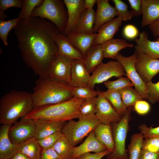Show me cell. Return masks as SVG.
<instances>
[{
    "instance_id": "6da1fadb",
    "label": "cell",
    "mask_w": 159,
    "mask_h": 159,
    "mask_svg": "<svg viewBox=\"0 0 159 159\" xmlns=\"http://www.w3.org/2000/svg\"><path fill=\"white\" fill-rule=\"evenodd\" d=\"M14 32L26 65L39 77L47 75L58 55L54 38L60 32L55 25L47 19L31 16L20 19Z\"/></svg>"
},
{
    "instance_id": "7a4b0ae2",
    "label": "cell",
    "mask_w": 159,
    "mask_h": 159,
    "mask_svg": "<svg viewBox=\"0 0 159 159\" xmlns=\"http://www.w3.org/2000/svg\"><path fill=\"white\" fill-rule=\"evenodd\" d=\"M73 87L56 81L47 75L39 77L32 93L33 108L59 103L73 97Z\"/></svg>"
},
{
    "instance_id": "3957f363",
    "label": "cell",
    "mask_w": 159,
    "mask_h": 159,
    "mask_svg": "<svg viewBox=\"0 0 159 159\" xmlns=\"http://www.w3.org/2000/svg\"><path fill=\"white\" fill-rule=\"evenodd\" d=\"M33 109L32 93L13 90L0 99V123L11 126Z\"/></svg>"
},
{
    "instance_id": "277c9868",
    "label": "cell",
    "mask_w": 159,
    "mask_h": 159,
    "mask_svg": "<svg viewBox=\"0 0 159 159\" xmlns=\"http://www.w3.org/2000/svg\"><path fill=\"white\" fill-rule=\"evenodd\" d=\"M85 100L73 97L59 103L33 108L25 117L33 120L56 122H66L78 118L80 115L79 108Z\"/></svg>"
},
{
    "instance_id": "5b68a950",
    "label": "cell",
    "mask_w": 159,
    "mask_h": 159,
    "mask_svg": "<svg viewBox=\"0 0 159 159\" xmlns=\"http://www.w3.org/2000/svg\"><path fill=\"white\" fill-rule=\"evenodd\" d=\"M63 0H44L33 10L31 16L48 20L54 24L59 32L64 33L68 21V14Z\"/></svg>"
},
{
    "instance_id": "8992f818",
    "label": "cell",
    "mask_w": 159,
    "mask_h": 159,
    "mask_svg": "<svg viewBox=\"0 0 159 159\" xmlns=\"http://www.w3.org/2000/svg\"><path fill=\"white\" fill-rule=\"evenodd\" d=\"M77 121L66 122L61 132L73 146H76L100 123L95 115H79Z\"/></svg>"
},
{
    "instance_id": "52a82bcc",
    "label": "cell",
    "mask_w": 159,
    "mask_h": 159,
    "mask_svg": "<svg viewBox=\"0 0 159 159\" xmlns=\"http://www.w3.org/2000/svg\"><path fill=\"white\" fill-rule=\"evenodd\" d=\"M132 106L129 107L120 120L110 124L115 143L114 151L107 155L105 159H129L125 140L129 128V122Z\"/></svg>"
},
{
    "instance_id": "ba28073f",
    "label": "cell",
    "mask_w": 159,
    "mask_h": 159,
    "mask_svg": "<svg viewBox=\"0 0 159 159\" xmlns=\"http://www.w3.org/2000/svg\"><path fill=\"white\" fill-rule=\"evenodd\" d=\"M92 73L89 87L92 90H94L96 84L104 83L113 77H119L126 75L121 64L118 61H110L106 63L102 62Z\"/></svg>"
},
{
    "instance_id": "9c48e42d",
    "label": "cell",
    "mask_w": 159,
    "mask_h": 159,
    "mask_svg": "<svg viewBox=\"0 0 159 159\" xmlns=\"http://www.w3.org/2000/svg\"><path fill=\"white\" fill-rule=\"evenodd\" d=\"M115 59L123 67L126 73L125 76L132 82L135 90L143 99L148 100L149 95L146 83L142 80L135 68V64L136 61L135 53L130 56L126 57L119 53Z\"/></svg>"
},
{
    "instance_id": "30bf717a",
    "label": "cell",
    "mask_w": 159,
    "mask_h": 159,
    "mask_svg": "<svg viewBox=\"0 0 159 159\" xmlns=\"http://www.w3.org/2000/svg\"><path fill=\"white\" fill-rule=\"evenodd\" d=\"M135 53L136 69L143 81L147 83L159 72V59L151 57L136 48Z\"/></svg>"
},
{
    "instance_id": "8fae6325",
    "label": "cell",
    "mask_w": 159,
    "mask_h": 159,
    "mask_svg": "<svg viewBox=\"0 0 159 159\" xmlns=\"http://www.w3.org/2000/svg\"><path fill=\"white\" fill-rule=\"evenodd\" d=\"M35 132L34 120L24 117L10 127L8 135L11 142L17 145L34 137Z\"/></svg>"
},
{
    "instance_id": "7c38bea8",
    "label": "cell",
    "mask_w": 159,
    "mask_h": 159,
    "mask_svg": "<svg viewBox=\"0 0 159 159\" xmlns=\"http://www.w3.org/2000/svg\"><path fill=\"white\" fill-rule=\"evenodd\" d=\"M97 90L98 93L96 98V112L95 115L100 123L110 125L112 122H119L122 116L105 97L102 91Z\"/></svg>"
},
{
    "instance_id": "4fadbf2b",
    "label": "cell",
    "mask_w": 159,
    "mask_h": 159,
    "mask_svg": "<svg viewBox=\"0 0 159 159\" xmlns=\"http://www.w3.org/2000/svg\"><path fill=\"white\" fill-rule=\"evenodd\" d=\"M72 60L66 56L58 54L47 75L56 81L70 85Z\"/></svg>"
},
{
    "instance_id": "5bb4252c",
    "label": "cell",
    "mask_w": 159,
    "mask_h": 159,
    "mask_svg": "<svg viewBox=\"0 0 159 159\" xmlns=\"http://www.w3.org/2000/svg\"><path fill=\"white\" fill-rule=\"evenodd\" d=\"M96 3L97 7L93 28L94 33L96 34L101 26L118 16L116 9L110 4L108 0H97Z\"/></svg>"
},
{
    "instance_id": "9a60e30c",
    "label": "cell",
    "mask_w": 159,
    "mask_h": 159,
    "mask_svg": "<svg viewBox=\"0 0 159 159\" xmlns=\"http://www.w3.org/2000/svg\"><path fill=\"white\" fill-rule=\"evenodd\" d=\"M68 14V21L64 33L67 35L73 32L83 11L85 9L84 0H64Z\"/></svg>"
},
{
    "instance_id": "2e32d148",
    "label": "cell",
    "mask_w": 159,
    "mask_h": 159,
    "mask_svg": "<svg viewBox=\"0 0 159 159\" xmlns=\"http://www.w3.org/2000/svg\"><path fill=\"white\" fill-rule=\"evenodd\" d=\"M90 75L83 61L72 60L70 85L73 87H88Z\"/></svg>"
},
{
    "instance_id": "e0dca14e",
    "label": "cell",
    "mask_w": 159,
    "mask_h": 159,
    "mask_svg": "<svg viewBox=\"0 0 159 159\" xmlns=\"http://www.w3.org/2000/svg\"><path fill=\"white\" fill-rule=\"evenodd\" d=\"M122 19L117 16L101 26L98 29L92 46L102 44L113 39L114 35L122 25Z\"/></svg>"
},
{
    "instance_id": "ac0fdd59",
    "label": "cell",
    "mask_w": 159,
    "mask_h": 159,
    "mask_svg": "<svg viewBox=\"0 0 159 159\" xmlns=\"http://www.w3.org/2000/svg\"><path fill=\"white\" fill-rule=\"evenodd\" d=\"M54 42L57 47L58 54L66 56L72 59L84 61V57L82 53L72 45L67 35L64 33H58L55 37Z\"/></svg>"
},
{
    "instance_id": "d6986e66",
    "label": "cell",
    "mask_w": 159,
    "mask_h": 159,
    "mask_svg": "<svg viewBox=\"0 0 159 159\" xmlns=\"http://www.w3.org/2000/svg\"><path fill=\"white\" fill-rule=\"evenodd\" d=\"M106 147L95 137L93 130L88 135L84 141L80 145L74 147L71 159L88 153H98L107 150Z\"/></svg>"
},
{
    "instance_id": "ffe728a7",
    "label": "cell",
    "mask_w": 159,
    "mask_h": 159,
    "mask_svg": "<svg viewBox=\"0 0 159 159\" xmlns=\"http://www.w3.org/2000/svg\"><path fill=\"white\" fill-rule=\"evenodd\" d=\"M142 27L151 25L159 19V0H141Z\"/></svg>"
},
{
    "instance_id": "44dd1931",
    "label": "cell",
    "mask_w": 159,
    "mask_h": 159,
    "mask_svg": "<svg viewBox=\"0 0 159 159\" xmlns=\"http://www.w3.org/2000/svg\"><path fill=\"white\" fill-rule=\"evenodd\" d=\"M34 120L35 132L34 138L37 140L60 131L66 122L44 120Z\"/></svg>"
},
{
    "instance_id": "7402d4cb",
    "label": "cell",
    "mask_w": 159,
    "mask_h": 159,
    "mask_svg": "<svg viewBox=\"0 0 159 159\" xmlns=\"http://www.w3.org/2000/svg\"><path fill=\"white\" fill-rule=\"evenodd\" d=\"M67 35L72 45L80 51L85 57L88 50L92 46L97 34H87L72 32Z\"/></svg>"
},
{
    "instance_id": "603a6c76",
    "label": "cell",
    "mask_w": 159,
    "mask_h": 159,
    "mask_svg": "<svg viewBox=\"0 0 159 159\" xmlns=\"http://www.w3.org/2000/svg\"><path fill=\"white\" fill-rule=\"evenodd\" d=\"M135 41L136 44L135 48L151 57L159 59V40H150L147 33L143 31L139 34V37Z\"/></svg>"
},
{
    "instance_id": "cb8c5ba5",
    "label": "cell",
    "mask_w": 159,
    "mask_h": 159,
    "mask_svg": "<svg viewBox=\"0 0 159 159\" xmlns=\"http://www.w3.org/2000/svg\"><path fill=\"white\" fill-rule=\"evenodd\" d=\"M10 126L2 125L0 128V159H10L18 151L17 145L12 143L9 136Z\"/></svg>"
},
{
    "instance_id": "d4e9b609",
    "label": "cell",
    "mask_w": 159,
    "mask_h": 159,
    "mask_svg": "<svg viewBox=\"0 0 159 159\" xmlns=\"http://www.w3.org/2000/svg\"><path fill=\"white\" fill-rule=\"evenodd\" d=\"M95 12L93 9H85L72 32L87 34H93Z\"/></svg>"
},
{
    "instance_id": "484cf974",
    "label": "cell",
    "mask_w": 159,
    "mask_h": 159,
    "mask_svg": "<svg viewBox=\"0 0 159 159\" xmlns=\"http://www.w3.org/2000/svg\"><path fill=\"white\" fill-rule=\"evenodd\" d=\"M104 58L101 44L92 46L86 54L83 61L89 74L102 63Z\"/></svg>"
},
{
    "instance_id": "4316f807",
    "label": "cell",
    "mask_w": 159,
    "mask_h": 159,
    "mask_svg": "<svg viewBox=\"0 0 159 159\" xmlns=\"http://www.w3.org/2000/svg\"><path fill=\"white\" fill-rule=\"evenodd\" d=\"M95 137L111 153L115 148L111 126L99 123L93 130Z\"/></svg>"
},
{
    "instance_id": "83f0119b",
    "label": "cell",
    "mask_w": 159,
    "mask_h": 159,
    "mask_svg": "<svg viewBox=\"0 0 159 159\" xmlns=\"http://www.w3.org/2000/svg\"><path fill=\"white\" fill-rule=\"evenodd\" d=\"M104 58L115 59L119 52L127 47L132 48L133 44L121 39H112L101 44Z\"/></svg>"
},
{
    "instance_id": "f1b7e54d",
    "label": "cell",
    "mask_w": 159,
    "mask_h": 159,
    "mask_svg": "<svg viewBox=\"0 0 159 159\" xmlns=\"http://www.w3.org/2000/svg\"><path fill=\"white\" fill-rule=\"evenodd\" d=\"M17 149L30 159H40L42 150L34 137L17 145Z\"/></svg>"
},
{
    "instance_id": "f546056e",
    "label": "cell",
    "mask_w": 159,
    "mask_h": 159,
    "mask_svg": "<svg viewBox=\"0 0 159 159\" xmlns=\"http://www.w3.org/2000/svg\"><path fill=\"white\" fill-rule=\"evenodd\" d=\"M105 97L110 102L117 112L122 116L127 108L121 99L119 91L107 89L105 91H102Z\"/></svg>"
},
{
    "instance_id": "4dcf8cb0",
    "label": "cell",
    "mask_w": 159,
    "mask_h": 159,
    "mask_svg": "<svg viewBox=\"0 0 159 159\" xmlns=\"http://www.w3.org/2000/svg\"><path fill=\"white\" fill-rule=\"evenodd\" d=\"M52 147L63 159H71L74 147L63 135L57 140Z\"/></svg>"
},
{
    "instance_id": "1f68e13d",
    "label": "cell",
    "mask_w": 159,
    "mask_h": 159,
    "mask_svg": "<svg viewBox=\"0 0 159 159\" xmlns=\"http://www.w3.org/2000/svg\"><path fill=\"white\" fill-rule=\"evenodd\" d=\"M118 91L126 108L133 106L137 101L143 100L142 97L132 86L127 87Z\"/></svg>"
},
{
    "instance_id": "d6a6232c",
    "label": "cell",
    "mask_w": 159,
    "mask_h": 159,
    "mask_svg": "<svg viewBox=\"0 0 159 159\" xmlns=\"http://www.w3.org/2000/svg\"><path fill=\"white\" fill-rule=\"evenodd\" d=\"M143 137L141 132L135 133L131 137L127 152L129 159H138L142 150Z\"/></svg>"
},
{
    "instance_id": "836d02e7",
    "label": "cell",
    "mask_w": 159,
    "mask_h": 159,
    "mask_svg": "<svg viewBox=\"0 0 159 159\" xmlns=\"http://www.w3.org/2000/svg\"><path fill=\"white\" fill-rule=\"evenodd\" d=\"M20 19L18 17L8 21L0 20V37L5 46L8 45L7 38L9 32L15 28Z\"/></svg>"
},
{
    "instance_id": "e575fe53",
    "label": "cell",
    "mask_w": 159,
    "mask_h": 159,
    "mask_svg": "<svg viewBox=\"0 0 159 159\" xmlns=\"http://www.w3.org/2000/svg\"><path fill=\"white\" fill-rule=\"evenodd\" d=\"M43 1V0H23L21 10L18 17L20 19H29L34 8L40 6Z\"/></svg>"
},
{
    "instance_id": "d590c367",
    "label": "cell",
    "mask_w": 159,
    "mask_h": 159,
    "mask_svg": "<svg viewBox=\"0 0 159 159\" xmlns=\"http://www.w3.org/2000/svg\"><path fill=\"white\" fill-rule=\"evenodd\" d=\"M98 92L88 87L79 86L73 87L72 94L74 97L86 99L96 97Z\"/></svg>"
},
{
    "instance_id": "8d00e7d4",
    "label": "cell",
    "mask_w": 159,
    "mask_h": 159,
    "mask_svg": "<svg viewBox=\"0 0 159 159\" xmlns=\"http://www.w3.org/2000/svg\"><path fill=\"white\" fill-rule=\"evenodd\" d=\"M115 5L118 16L120 17L122 21H128L131 19L134 16L131 11L128 10V6L125 2L121 0H112Z\"/></svg>"
},
{
    "instance_id": "74e56055",
    "label": "cell",
    "mask_w": 159,
    "mask_h": 159,
    "mask_svg": "<svg viewBox=\"0 0 159 159\" xmlns=\"http://www.w3.org/2000/svg\"><path fill=\"white\" fill-rule=\"evenodd\" d=\"M96 98L85 100L79 108L80 115L87 116L95 114L96 112Z\"/></svg>"
},
{
    "instance_id": "f35d334b",
    "label": "cell",
    "mask_w": 159,
    "mask_h": 159,
    "mask_svg": "<svg viewBox=\"0 0 159 159\" xmlns=\"http://www.w3.org/2000/svg\"><path fill=\"white\" fill-rule=\"evenodd\" d=\"M104 84L108 89L118 90L127 87L134 86L133 83L129 79L122 77H119L115 80L105 82Z\"/></svg>"
},
{
    "instance_id": "ab89813d",
    "label": "cell",
    "mask_w": 159,
    "mask_h": 159,
    "mask_svg": "<svg viewBox=\"0 0 159 159\" xmlns=\"http://www.w3.org/2000/svg\"><path fill=\"white\" fill-rule=\"evenodd\" d=\"M23 0H0V20H4L7 15L4 13L5 11L11 7H16L22 8Z\"/></svg>"
},
{
    "instance_id": "60d3db41",
    "label": "cell",
    "mask_w": 159,
    "mask_h": 159,
    "mask_svg": "<svg viewBox=\"0 0 159 159\" xmlns=\"http://www.w3.org/2000/svg\"><path fill=\"white\" fill-rule=\"evenodd\" d=\"M62 136L60 130L37 140V141L42 149L52 147L57 140Z\"/></svg>"
},
{
    "instance_id": "b9f144b4",
    "label": "cell",
    "mask_w": 159,
    "mask_h": 159,
    "mask_svg": "<svg viewBox=\"0 0 159 159\" xmlns=\"http://www.w3.org/2000/svg\"><path fill=\"white\" fill-rule=\"evenodd\" d=\"M149 98L148 100L152 104L159 101V81L156 83L151 81L146 83Z\"/></svg>"
},
{
    "instance_id": "7bdbcfd3",
    "label": "cell",
    "mask_w": 159,
    "mask_h": 159,
    "mask_svg": "<svg viewBox=\"0 0 159 159\" xmlns=\"http://www.w3.org/2000/svg\"><path fill=\"white\" fill-rule=\"evenodd\" d=\"M142 150L159 153V137L145 138L143 142Z\"/></svg>"
},
{
    "instance_id": "ee69618b",
    "label": "cell",
    "mask_w": 159,
    "mask_h": 159,
    "mask_svg": "<svg viewBox=\"0 0 159 159\" xmlns=\"http://www.w3.org/2000/svg\"><path fill=\"white\" fill-rule=\"evenodd\" d=\"M152 125L148 127L145 124L140 125L139 129L143 136L144 138H146L152 137H159V126L153 127Z\"/></svg>"
},
{
    "instance_id": "f6af8a7d",
    "label": "cell",
    "mask_w": 159,
    "mask_h": 159,
    "mask_svg": "<svg viewBox=\"0 0 159 159\" xmlns=\"http://www.w3.org/2000/svg\"><path fill=\"white\" fill-rule=\"evenodd\" d=\"M133 106L135 111L140 115L148 114L151 108L150 104L147 102L143 100L137 101Z\"/></svg>"
},
{
    "instance_id": "bcb514c9",
    "label": "cell",
    "mask_w": 159,
    "mask_h": 159,
    "mask_svg": "<svg viewBox=\"0 0 159 159\" xmlns=\"http://www.w3.org/2000/svg\"><path fill=\"white\" fill-rule=\"evenodd\" d=\"M123 35L126 38L129 39H135L139 34L137 28L131 24H128L124 27L122 31Z\"/></svg>"
},
{
    "instance_id": "7dc6e473",
    "label": "cell",
    "mask_w": 159,
    "mask_h": 159,
    "mask_svg": "<svg viewBox=\"0 0 159 159\" xmlns=\"http://www.w3.org/2000/svg\"><path fill=\"white\" fill-rule=\"evenodd\" d=\"M40 159H63L52 147L42 149Z\"/></svg>"
},
{
    "instance_id": "c3c4849f",
    "label": "cell",
    "mask_w": 159,
    "mask_h": 159,
    "mask_svg": "<svg viewBox=\"0 0 159 159\" xmlns=\"http://www.w3.org/2000/svg\"><path fill=\"white\" fill-rule=\"evenodd\" d=\"M108 150L102 152L91 153H88L83 154L78 157L77 159H101L103 157L111 153Z\"/></svg>"
},
{
    "instance_id": "681fc988",
    "label": "cell",
    "mask_w": 159,
    "mask_h": 159,
    "mask_svg": "<svg viewBox=\"0 0 159 159\" xmlns=\"http://www.w3.org/2000/svg\"><path fill=\"white\" fill-rule=\"evenodd\" d=\"M134 16L138 17L142 14L141 0H128Z\"/></svg>"
},
{
    "instance_id": "f907efd6",
    "label": "cell",
    "mask_w": 159,
    "mask_h": 159,
    "mask_svg": "<svg viewBox=\"0 0 159 159\" xmlns=\"http://www.w3.org/2000/svg\"><path fill=\"white\" fill-rule=\"evenodd\" d=\"M138 159H159V153L141 150Z\"/></svg>"
},
{
    "instance_id": "816d5d0a",
    "label": "cell",
    "mask_w": 159,
    "mask_h": 159,
    "mask_svg": "<svg viewBox=\"0 0 159 159\" xmlns=\"http://www.w3.org/2000/svg\"><path fill=\"white\" fill-rule=\"evenodd\" d=\"M153 37L156 38L159 37V19L153 24L149 26Z\"/></svg>"
},
{
    "instance_id": "f5cc1de1",
    "label": "cell",
    "mask_w": 159,
    "mask_h": 159,
    "mask_svg": "<svg viewBox=\"0 0 159 159\" xmlns=\"http://www.w3.org/2000/svg\"><path fill=\"white\" fill-rule=\"evenodd\" d=\"M10 159H30L28 157L21 152L17 151Z\"/></svg>"
},
{
    "instance_id": "db71d44e",
    "label": "cell",
    "mask_w": 159,
    "mask_h": 159,
    "mask_svg": "<svg viewBox=\"0 0 159 159\" xmlns=\"http://www.w3.org/2000/svg\"><path fill=\"white\" fill-rule=\"evenodd\" d=\"M85 9H93L94 5L97 3V0H84Z\"/></svg>"
},
{
    "instance_id": "11a10c76",
    "label": "cell",
    "mask_w": 159,
    "mask_h": 159,
    "mask_svg": "<svg viewBox=\"0 0 159 159\" xmlns=\"http://www.w3.org/2000/svg\"><path fill=\"white\" fill-rule=\"evenodd\" d=\"M155 40H159V37L156 38H155Z\"/></svg>"
},
{
    "instance_id": "9f6ffc18",
    "label": "cell",
    "mask_w": 159,
    "mask_h": 159,
    "mask_svg": "<svg viewBox=\"0 0 159 159\" xmlns=\"http://www.w3.org/2000/svg\"><path fill=\"white\" fill-rule=\"evenodd\" d=\"M77 159L76 158V159Z\"/></svg>"
}]
</instances>
